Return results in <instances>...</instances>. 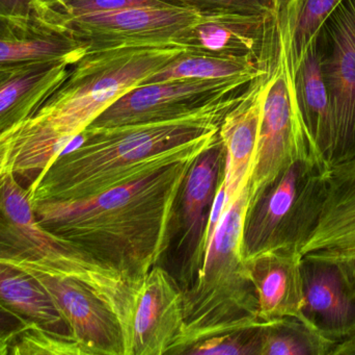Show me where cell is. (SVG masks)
Segmentation results:
<instances>
[{
	"label": "cell",
	"mask_w": 355,
	"mask_h": 355,
	"mask_svg": "<svg viewBox=\"0 0 355 355\" xmlns=\"http://www.w3.org/2000/svg\"><path fill=\"white\" fill-rule=\"evenodd\" d=\"M0 258L72 277L95 291L114 311L124 331L127 355L132 345L137 283L44 229L35 219L26 188L8 165L0 179Z\"/></svg>",
	"instance_id": "277c9868"
},
{
	"label": "cell",
	"mask_w": 355,
	"mask_h": 355,
	"mask_svg": "<svg viewBox=\"0 0 355 355\" xmlns=\"http://www.w3.org/2000/svg\"><path fill=\"white\" fill-rule=\"evenodd\" d=\"M355 250V158L329 169L327 197L302 256L333 258Z\"/></svg>",
	"instance_id": "d6986e66"
},
{
	"label": "cell",
	"mask_w": 355,
	"mask_h": 355,
	"mask_svg": "<svg viewBox=\"0 0 355 355\" xmlns=\"http://www.w3.org/2000/svg\"><path fill=\"white\" fill-rule=\"evenodd\" d=\"M240 94L175 120L89 127L78 145L31 179L29 201L94 197L208 147Z\"/></svg>",
	"instance_id": "7a4b0ae2"
},
{
	"label": "cell",
	"mask_w": 355,
	"mask_h": 355,
	"mask_svg": "<svg viewBox=\"0 0 355 355\" xmlns=\"http://www.w3.org/2000/svg\"><path fill=\"white\" fill-rule=\"evenodd\" d=\"M225 147L218 133L213 143L198 154L186 174L178 196L179 241L183 254L182 289L191 286L205 262V236L217 190L223 179Z\"/></svg>",
	"instance_id": "4fadbf2b"
},
{
	"label": "cell",
	"mask_w": 355,
	"mask_h": 355,
	"mask_svg": "<svg viewBox=\"0 0 355 355\" xmlns=\"http://www.w3.org/2000/svg\"><path fill=\"white\" fill-rule=\"evenodd\" d=\"M292 79L298 112L311 145L329 168L333 124L329 92L323 76L316 38L306 48Z\"/></svg>",
	"instance_id": "44dd1931"
},
{
	"label": "cell",
	"mask_w": 355,
	"mask_h": 355,
	"mask_svg": "<svg viewBox=\"0 0 355 355\" xmlns=\"http://www.w3.org/2000/svg\"><path fill=\"white\" fill-rule=\"evenodd\" d=\"M168 3L164 0H66L56 12L60 14L62 21L64 18L80 15L116 12L126 8L159 6Z\"/></svg>",
	"instance_id": "f1b7e54d"
},
{
	"label": "cell",
	"mask_w": 355,
	"mask_h": 355,
	"mask_svg": "<svg viewBox=\"0 0 355 355\" xmlns=\"http://www.w3.org/2000/svg\"><path fill=\"white\" fill-rule=\"evenodd\" d=\"M327 260L334 261L339 265L348 283L355 291V250Z\"/></svg>",
	"instance_id": "1f68e13d"
},
{
	"label": "cell",
	"mask_w": 355,
	"mask_h": 355,
	"mask_svg": "<svg viewBox=\"0 0 355 355\" xmlns=\"http://www.w3.org/2000/svg\"><path fill=\"white\" fill-rule=\"evenodd\" d=\"M254 79H179L135 88L100 114L89 127L175 120L241 93ZM87 127V129H89Z\"/></svg>",
	"instance_id": "9c48e42d"
},
{
	"label": "cell",
	"mask_w": 355,
	"mask_h": 355,
	"mask_svg": "<svg viewBox=\"0 0 355 355\" xmlns=\"http://www.w3.org/2000/svg\"><path fill=\"white\" fill-rule=\"evenodd\" d=\"M250 199V183L223 210L204 265L191 286L183 290L184 327L168 354H182L208 338L248 331L265 322L242 254V231Z\"/></svg>",
	"instance_id": "3957f363"
},
{
	"label": "cell",
	"mask_w": 355,
	"mask_h": 355,
	"mask_svg": "<svg viewBox=\"0 0 355 355\" xmlns=\"http://www.w3.org/2000/svg\"><path fill=\"white\" fill-rule=\"evenodd\" d=\"M31 327L14 313L0 306V338L10 342L23 329Z\"/></svg>",
	"instance_id": "4dcf8cb0"
},
{
	"label": "cell",
	"mask_w": 355,
	"mask_h": 355,
	"mask_svg": "<svg viewBox=\"0 0 355 355\" xmlns=\"http://www.w3.org/2000/svg\"><path fill=\"white\" fill-rule=\"evenodd\" d=\"M8 354L87 355V352L69 333L31 325L10 340Z\"/></svg>",
	"instance_id": "484cf974"
},
{
	"label": "cell",
	"mask_w": 355,
	"mask_h": 355,
	"mask_svg": "<svg viewBox=\"0 0 355 355\" xmlns=\"http://www.w3.org/2000/svg\"><path fill=\"white\" fill-rule=\"evenodd\" d=\"M200 17L198 10L168 3L80 15L62 22L92 51L125 46L178 45V40Z\"/></svg>",
	"instance_id": "30bf717a"
},
{
	"label": "cell",
	"mask_w": 355,
	"mask_h": 355,
	"mask_svg": "<svg viewBox=\"0 0 355 355\" xmlns=\"http://www.w3.org/2000/svg\"><path fill=\"white\" fill-rule=\"evenodd\" d=\"M19 65H16V66H0V85L12 75L15 69Z\"/></svg>",
	"instance_id": "836d02e7"
},
{
	"label": "cell",
	"mask_w": 355,
	"mask_h": 355,
	"mask_svg": "<svg viewBox=\"0 0 355 355\" xmlns=\"http://www.w3.org/2000/svg\"><path fill=\"white\" fill-rule=\"evenodd\" d=\"M71 66L64 60L19 65L0 85V133L33 117L64 81Z\"/></svg>",
	"instance_id": "ffe728a7"
},
{
	"label": "cell",
	"mask_w": 355,
	"mask_h": 355,
	"mask_svg": "<svg viewBox=\"0 0 355 355\" xmlns=\"http://www.w3.org/2000/svg\"><path fill=\"white\" fill-rule=\"evenodd\" d=\"M343 0H292L282 18L284 44L292 76L327 17Z\"/></svg>",
	"instance_id": "cb8c5ba5"
},
{
	"label": "cell",
	"mask_w": 355,
	"mask_h": 355,
	"mask_svg": "<svg viewBox=\"0 0 355 355\" xmlns=\"http://www.w3.org/2000/svg\"><path fill=\"white\" fill-rule=\"evenodd\" d=\"M302 254L289 248L269 250L246 258L248 275L263 322L300 317L304 304Z\"/></svg>",
	"instance_id": "ac0fdd59"
},
{
	"label": "cell",
	"mask_w": 355,
	"mask_h": 355,
	"mask_svg": "<svg viewBox=\"0 0 355 355\" xmlns=\"http://www.w3.org/2000/svg\"><path fill=\"white\" fill-rule=\"evenodd\" d=\"M315 38L331 104V169L355 158V0H343Z\"/></svg>",
	"instance_id": "ba28073f"
},
{
	"label": "cell",
	"mask_w": 355,
	"mask_h": 355,
	"mask_svg": "<svg viewBox=\"0 0 355 355\" xmlns=\"http://www.w3.org/2000/svg\"><path fill=\"white\" fill-rule=\"evenodd\" d=\"M0 15L39 17L62 24L58 13L46 8L40 0H0Z\"/></svg>",
	"instance_id": "f546056e"
},
{
	"label": "cell",
	"mask_w": 355,
	"mask_h": 355,
	"mask_svg": "<svg viewBox=\"0 0 355 355\" xmlns=\"http://www.w3.org/2000/svg\"><path fill=\"white\" fill-rule=\"evenodd\" d=\"M183 327V289L156 265L135 293L131 355L170 354Z\"/></svg>",
	"instance_id": "9a60e30c"
},
{
	"label": "cell",
	"mask_w": 355,
	"mask_h": 355,
	"mask_svg": "<svg viewBox=\"0 0 355 355\" xmlns=\"http://www.w3.org/2000/svg\"><path fill=\"white\" fill-rule=\"evenodd\" d=\"M206 148L94 197L31 202L35 219L139 285L170 245L182 183Z\"/></svg>",
	"instance_id": "6da1fadb"
},
{
	"label": "cell",
	"mask_w": 355,
	"mask_h": 355,
	"mask_svg": "<svg viewBox=\"0 0 355 355\" xmlns=\"http://www.w3.org/2000/svg\"><path fill=\"white\" fill-rule=\"evenodd\" d=\"M8 346H10V342L0 338V355L8 354Z\"/></svg>",
	"instance_id": "8d00e7d4"
},
{
	"label": "cell",
	"mask_w": 355,
	"mask_h": 355,
	"mask_svg": "<svg viewBox=\"0 0 355 355\" xmlns=\"http://www.w3.org/2000/svg\"><path fill=\"white\" fill-rule=\"evenodd\" d=\"M0 306L14 313L27 324L69 333L64 319L39 281L24 269L1 258Z\"/></svg>",
	"instance_id": "7402d4cb"
},
{
	"label": "cell",
	"mask_w": 355,
	"mask_h": 355,
	"mask_svg": "<svg viewBox=\"0 0 355 355\" xmlns=\"http://www.w3.org/2000/svg\"><path fill=\"white\" fill-rule=\"evenodd\" d=\"M327 341L297 317L266 322L261 327L259 355H335Z\"/></svg>",
	"instance_id": "d4e9b609"
},
{
	"label": "cell",
	"mask_w": 355,
	"mask_h": 355,
	"mask_svg": "<svg viewBox=\"0 0 355 355\" xmlns=\"http://www.w3.org/2000/svg\"><path fill=\"white\" fill-rule=\"evenodd\" d=\"M291 1L292 0H275L277 10H279L282 18L285 16L286 12H287L288 6H289V4L291 3Z\"/></svg>",
	"instance_id": "d590c367"
},
{
	"label": "cell",
	"mask_w": 355,
	"mask_h": 355,
	"mask_svg": "<svg viewBox=\"0 0 355 355\" xmlns=\"http://www.w3.org/2000/svg\"><path fill=\"white\" fill-rule=\"evenodd\" d=\"M304 304L300 317L335 344V355H355V291L337 263L302 256Z\"/></svg>",
	"instance_id": "5bb4252c"
},
{
	"label": "cell",
	"mask_w": 355,
	"mask_h": 355,
	"mask_svg": "<svg viewBox=\"0 0 355 355\" xmlns=\"http://www.w3.org/2000/svg\"><path fill=\"white\" fill-rule=\"evenodd\" d=\"M185 51L178 45L125 46L87 51L33 116L74 141L119 98Z\"/></svg>",
	"instance_id": "5b68a950"
},
{
	"label": "cell",
	"mask_w": 355,
	"mask_h": 355,
	"mask_svg": "<svg viewBox=\"0 0 355 355\" xmlns=\"http://www.w3.org/2000/svg\"><path fill=\"white\" fill-rule=\"evenodd\" d=\"M168 3L185 6L200 14L238 13V14H279L275 0H164Z\"/></svg>",
	"instance_id": "83f0119b"
},
{
	"label": "cell",
	"mask_w": 355,
	"mask_h": 355,
	"mask_svg": "<svg viewBox=\"0 0 355 355\" xmlns=\"http://www.w3.org/2000/svg\"><path fill=\"white\" fill-rule=\"evenodd\" d=\"M177 44L192 53L252 58L273 70L284 51L281 15L202 14Z\"/></svg>",
	"instance_id": "8fae6325"
},
{
	"label": "cell",
	"mask_w": 355,
	"mask_h": 355,
	"mask_svg": "<svg viewBox=\"0 0 355 355\" xmlns=\"http://www.w3.org/2000/svg\"><path fill=\"white\" fill-rule=\"evenodd\" d=\"M87 52L85 44L64 24L39 17L0 15V66L37 60L74 65Z\"/></svg>",
	"instance_id": "e0dca14e"
},
{
	"label": "cell",
	"mask_w": 355,
	"mask_h": 355,
	"mask_svg": "<svg viewBox=\"0 0 355 355\" xmlns=\"http://www.w3.org/2000/svg\"><path fill=\"white\" fill-rule=\"evenodd\" d=\"M264 324L248 331L208 338L190 346L182 354L259 355L261 327Z\"/></svg>",
	"instance_id": "4316f807"
},
{
	"label": "cell",
	"mask_w": 355,
	"mask_h": 355,
	"mask_svg": "<svg viewBox=\"0 0 355 355\" xmlns=\"http://www.w3.org/2000/svg\"><path fill=\"white\" fill-rule=\"evenodd\" d=\"M270 73L250 81L219 124V139L225 154V210L250 183L258 144L263 99Z\"/></svg>",
	"instance_id": "2e32d148"
},
{
	"label": "cell",
	"mask_w": 355,
	"mask_h": 355,
	"mask_svg": "<svg viewBox=\"0 0 355 355\" xmlns=\"http://www.w3.org/2000/svg\"><path fill=\"white\" fill-rule=\"evenodd\" d=\"M10 263L39 281L64 319L71 337L87 355H127L120 320L95 291L72 277L24 263Z\"/></svg>",
	"instance_id": "7c38bea8"
},
{
	"label": "cell",
	"mask_w": 355,
	"mask_h": 355,
	"mask_svg": "<svg viewBox=\"0 0 355 355\" xmlns=\"http://www.w3.org/2000/svg\"><path fill=\"white\" fill-rule=\"evenodd\" d=\"M329 171L316 154L298 158L248 206L241 239L245 260L279 248L302 254L320 218Z\"/></svg>",
	"instance_id": "8992f818"
},
{
	"label": "cell",
	"mask_w": 355,
	"mask_h": 355,
	"mask_svg": "<svg viewBox=\"0 0 355 355\" xmlns=\"http://www.w3.org/2000/svg\"><path fill=\"white\" fill-rule=\"evenodd\" d=\"M271 71L252 58H223L183 51L170 64L152 74L143 85L179 79H219L231 77L254 79L269 74Z\"/></svg>",
	"instance_id": "603a6c76"
},
{
	"label": "cell",
	"mask_w": 355,
	"mask_h": 355,
	"mask_svg": "<svg viewBox=\"0 0 355 355\" xmlns=\"http://www.w3.org/2000/svg\"><path fill=\"white\" fill-rule=\"evenodd\" d=\"M316 152L298 112L284 44L283 54L271 71L263 99L248 206L290 165Z\"/></svg>",
	"instance_id": "52a82bcc"
},
{
	"label": "cell",
	"mask_w": 355,
	"mask_h": 355,
	"mask_svg": "<svg viewBox=\"0 0 355 355\" xmlns=\"http://www.w3.org/2000/svg\"><path fill=\"white\" fill-rule=\"evenodd\" d=\"M41 3L49 10H55L64 3L66 0H40Z\"/></svg>",
	"instance_id": "e575fe53"
},
{
	"label": "cell",
	"mask_w": 355,
	"mask_h": 355,
	"mask_svg": "<svg viewBox=\"0 0 355 355\" xmlns=\"http://www.w3.org/2000/svg\"><path fill=\"white\" fill-rule=\"evenodd\" d=\"M14 127L0 133V179L10 163V151H12V131Z\"/></svg>",
	"instance_id": "d6a6232c"
}]
</instances>
